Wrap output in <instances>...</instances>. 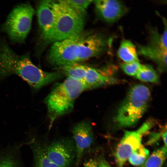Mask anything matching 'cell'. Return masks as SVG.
I'll return each mask as SVG.
<instances>
[{"instance_id":"obj_1","label":"cell","mask_w":167,"mask_h":167,"mask_svg":"<svg viewBox=\"0 0 167 167\" xmlns=\"http://www.w3.org/2000/svg\"><path fill=\"white\" fill-rule=\"evenodd\" d=\"M20 77L34 91L63 77L60 72H48L32 62L28 53L18 55L7 45H0V79L10 75Z\"/></svg>"},{"instance_id":"obj_2","label":"cell","mask_w":167,"mask_h":167,"mask_svg":"<svg viewBox=\"0 0 167 167\" xmlns=\"http://www.w3.org/2000/svg\"><path fill=\"white\" fill-rule=\"evenodd\" d=\"M88 89L84 83L69 77L54 84L44 101L50 121L49 129L57 119L72 111L76 98Z\"/></svg>"},{"instance_id":"obj_3","label":"cell","mask_w":167,"mask_h":167,"mask_svg":"<svg viewBox=\"0 0 167 167\" xmlns=\"http://www.w3.org/2000/svg\"><path fill=\"white\" fill-rule=\"evenodd\" d=\"M55 17L49 30L41 37L45 42L60 41L82 33L84 26V15L67 3L58 1L55 4Z\"/></svg>"},{"instance_id":"obj_4","label":"cell","mask_w":167,"mask_h":167,"mask_svg":"<svg viewBox=\"0 0 167 167\" xmlns=\"http://www.w3.org/2000/svg\"><path fill=\"white\" fill-rule=\"evenodd\" d=\"M150 95L149 89L143 85L131 87L113 118L116 126L125 128L136 124L147 109Z\"/></svg>"},{"instance_id":"obj_5","label":"cell","mask_w":167,"mask_h":167,"mask_svg":"<svg viewBox=\"0 0 167 167\" xmlns=\"http://www.w3.org/2000/svg\"><path fill=\"white\" fill-rule=\"evenodd\" d=\"M34 10L28 3L19 4L11 11L2 26V30L13 42H24L31 28Z\"/></svg>"},{"instance_id":"obj_6","label":"cell","mask_w":167,"mask_h":167,"mask_svg":"<svg viewBox=\"0 0 167 167\" xmlns=\"http://www.w3.org/2000/svg\"><path fill=\"white\" fill-rule=\"evenodd\" d=\"M82 34L53 43L48 54L49 63L61 67L78 63L79 45Z\"/></svg>"},{"instance_id":"obj_7","label":"cell","mask_w":167,"mask_h":167,"mask_svg":"<svg viewBox=\"0 0 167 167\" xmlns=\"http://www.w3.org/2000/svg\"><path fill=\"white\" fill-rule=\"evenodd\" d=\"M154 123L148 121L134 131H125L116 149L115 157L118 167H123L131 154L142 144L143 136L152 127Z\"/></svg>"},{"instance_id":"obj_8","label":"cell","mask_w":167,"mask_h":167,"mask_svg":"<svg viewBox=\"0 0 167 167\" xmlns=\"http://www.w3.org/2000/svg\"><path fill=\"white\" fill-rule=\"evenodd\" d=\"M45 148L48 157L59 167H70L75 161L76 148L73 138L56 140Z\"/></svg>"},{"instance_id":"obj_9","label":"cell","mask_w":167,"mask_h":167,"mask_svg":"<svg viewBox=\"0 0 167 167\" xmlns=\"http://www.w3.org/2000/svg\"><path fill=\"white\" fill-rule=\"evenodd\" d=\"M72 133L76 151L75 165L78 167L85 152L93 144L95 138L92 126L88 121H82L75 124Z\"/></svg>"},{"instance_id":"obj_10","label":"cell","mask_w":167,"mask_h":167,"mask_svg":"<svg viewBox=\"0 0 167 167\" xmlns=\"http://www.w3.org/2000/svg\"><path fill=\"white\" fill-rule=\"evenodd\" d=\"M96 8L101 16L105 21L114 22L127 11L126 6L119 1L98 0L94 1Z\"/></svg>"},{"instance_id":"obj_11","label":"cell","mask_w":167,"mask_h":167,"mask_svg":"<svg viewBox=\"0 0 167 167\" xmlns=\"http://www.w3.org/2000/svg\"><path fill=\"white\" fill-rule=\"evenodd\" d=\"M105 45L104 40L100 35H83L79 45V62L99 54L104 49Z\"/></svg>"},{"instance_id":"obj_12","label":"cell","mask_w":167,"mask_h":167,"mask_svg":"<svg viewBox=\"0 0 167 167\" xmlns=\"http://www.w3.org/2000/svg\"><path fill=\"white\" fill-rule=\"evenodd\" d=\"M56 2L43 0L39 3L37 8V15L41 37L47 32L54 23Z\"/></svg>"},{"instance_id":"obj_13","label":"cell","mask_w":167,"mask_h":167,"mask_svg":"<svg viewBox=\"0 0 167 167\" xmlns=\"http://www.w3.org/2000/svg\"><path fill=\"white\" fill-rule=\"evenodd\" d=\"M138 54L155 62L161 70L166 69L167 51L152 45H139Z\"/></svg>"},{"instance_id":"obj_14","label":"cell","mask_w":167,"mask_h":167,"mask_svg":"<svg viewBox=\"0 0 167 167\" xmlns=\"http://www.w3.org/2000/svg\"><path fill=\"white\" fill-rule=\"evenodd\" d=\"M117 82L115 78L107 76L95 68L88 66L84 83L88 89H90L114 84Z\"/></svg>"},{"instance_id":"obj_15","label":"cell","mask_w":167,"mask_h":167,"mask_svg":"<svg viewBox=\"0 0 167 167\" xmlns=\"http://www.w3.org/2000/svg\"><path fill=\"white\" fill-rule=\"evenodd\" d=\"M29 145L33 155L34 167H59L48 157L45 146L38 140L32 138Z\"/></svg>"},{"instance_id":"obj_16","label":"cell","mask_w":167,"mask_h":167,"mask_svg":"<svg viewBox=\"0 0 167 167\" xmlns=\"http://www.w3.org/2000/svg\"><path fill=\"white\" fill-rule=\"evenodd\" d=\"M118 57L125 62L139 61L135 45L130 41L123 40L118 51Z\"/></svg>"},{"instance_id":"obj_17","label":"cell","mask_w":167,"mask_h":167,"mask_svg":"<svg viewBox=\"0 0 167 167\" xmlns=\"http://www.w3.org/2000/svg\"><path fill=\"white\" fill-rule=\"evenodd\" d=\"M88 66L78 63L60 67L61 72L69 78L84 83Z\"/></svg>"},{"instance_id":"obj_18","label":"cell","mask_w":167,"mask_h":167,"mask_svg":"<svg viewBox=\"0 0 167 167\" xmlns=\"http://www.w3.org/2000/svg\"><path fill=\"white\" fill-rule=\"evenodd\" d=\"M163 20L165 25L163 33H159L157 29L154 28L151 29L149 32V44L167 51L166 22L164 19Z\"/></svg>"},{"instance_id":"obj_19","label":"cell","mask_w":167,"mask_h":167,"mask_svg":"<svg viewBox=\"0 0 167 167\" xmlns=\"http://www.w3.org/2000/svg\"><path fill=\"white\" fill-rule=\"evenodd\" d=\"M167 147L165 146L156 150L148 156L143 165L144 167H162L167 157Z\"/></svg>"},{"instance_id":"obj_20","label":"cell","mask_w":167,"mask_h":167,"mask_svg":"<svg viewBox=\"0 0 167 167\" xmlns=\"http://www.w3.org/2000/svg\"><path fill=\"white\" fill-rule=\"evenodd\" d=\"M135 76L138 79L143 82L156 83L159 81L157 73L152 66L148 65H141Z\"/></svg>"},{"instance_id":"obj_21","label":"cell","mask_w":167,"mask_h":167,"mask_svg":"<svg viewBox=\"0 0 167 167\" xmlns=\"http://www.w3.org/2000/svg\"><path fill=\"white\" fill-rule=\"evenodd\" d=\"M149 153L148 150L141 144L131 154L128 159L133 165H143L149 156Z\"/></svg>"},{"instance_id":"obj_22","label":"cell","mask_w":167,"mask_h":167,"mask_svg":"<svg viewBox=\"0 0 167 167\" xmlns=\"http://www.w3.org/2000/svg\"><path fill=\"white\" fill-rule=\"evenodd\" d=\"M0 167H20L19 159L14 153L8 152L0 155Z\"/></svg>"},{"instance_id":"obj_23","label":"cell","mask_w":167,"mask_h":167,"mask_svg":"<svg viewBox=\"0 0 167 167\" xmlns=\"http://www.w3.org/2000/svg\"><path fill=\"white\" fill-rule=\"evenodd\" d=\"M141 64L139 61L124 62L121 65V67L125 73L131 76H135L138 72Z\"/></svg>"},{"instance_id":"obj_24","label":"cell","mask_w":167,"mask_h":167,"mask_svg":"<svg viewBox=\"0 0 167 167\" xmlns=\"http://www.w3.org/2000/svg\"><path fill=\"white\" fill-rule=\"evenodd\" d=\"M65 2L74 9L84 15L86 10L91 3V0H65Z\"/></svg>"},{"instance_id":"obj_25","label":"cell","mask_w":167,"mask_h":167,"mask_svg":"<svg viewBox=\"0 0 167 167\" xmlns=\"http://www.w3.org/2000/svg\"><path fill=\"white\" fill-rule=\"evenodd\" d=\"M161 135V132L151 134L147 142V144L150 145L155 143L158 141Z\"/></svg>"},{"instance_id":"obj_26","label":"cell","mask_w":167,"mask_h":167,"mask_svg":"<svg viewBox=\"0 0 167 167\" xmlns=\"http://www.w3.org/2000/svg\"><path fill=\"white\" fill-rule=\"evenodd\" d=\"M83 167H98L97 161L94 159H90L86 161Z\"/></svg>"},{"instance_id":"obj_27","label":"cell","mask_w":167,"mask_h":167,"mask_svg":"<svg viewBox=\"0 0 167 167\" xmlns=\"http://www.w3.org/2000/svg\"><path fill=\"white\" fill-rule=\"evenodd\" d=\"M98 167H110V166L103 157H100L97 161Z\"/></svg>"},{"instance_id":"obj_28","label":"cell","mask_w":167,"mask_h":167,"mask_svg":"<svg viewBox=\"0 0 167 167\" xmlns=\"http://www.w3.org/2000/svg\"><path fill=\"white\" fill-rule=\"evenodd\" d=\"M161 136L164 142V146L167 147V130L166 129L161 132Z\"/></svg>"},{"instance_id":"obj_29","label":"cell","mask_w":167,"mask_h":167,"mask_svg":"<svg viewBox=\"0 0 167 167\" xmlns=\"http://www.w3.org/2000/svg\"><path fill=\"white\" fill-rule=\"evenodd\" d=\"M144 167L143 165L141 167Z\"/></svg>"}]
</instances>
